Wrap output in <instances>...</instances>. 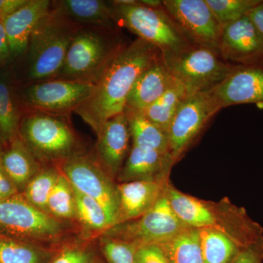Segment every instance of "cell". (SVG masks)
I'll list each match as a JSON object with an SVG mask.
<instances>
[{"instance_id":"28","label":"cell","mask_w":263,"mask_h":263,"mask_svg":"<svg viewBox=\"0 0 263 263\" xmlns=\"http://www.w3.org/2000/svg\"><path fill=\"white\" fill-rule=\"evenodd\" d=\"M187 95L184 86L176 80L158 100L139 113L167 133L175 114Z\"/></svg>"},{"instance_id":"31","label":"cell","mask_w":263,"mask_h":263,"mask_svg":"<svg viewBox=\"0 0 263 263\" xmlns=\"http://www.w3.org/2000/svg\"><path fill=\"white\" fill-rule=\"evenodd\" d=\"M47 212L62 222L77 221L74 188L62 172L48 198Z\"/></svg>"},{"instance_id":"13","label":"cell","mask_w":263,"mask_h":263,"mask_svg":"<svg viewBox=\"0 0 263 263\" xmlns=\"http://www.w3.org/2000/svg\"><path fill=\"white\" fill-rule=\"evenodd\" d=\"M162 6L193 46L218 51L222 27L205 0H163Z\"/></svg>"},{"instance_id":"16","label":"cell","mask_w":263,"mask_h":263,"mask_svg":"<svg viewBox=\"0 0 263 263\" xmlns=\"http://www.w3.org/2000/svg\"><path fill=\"white\" fill-rule=\"evenodd\" d=\"M95 155L108 174L116 180L132 147L129 124L125 114H118L100 126L96 133Z\"/></svg>"},{"instance_id":"18","label":"cell","mask_w":263,"mask_h":263,"mask_svg":"<svg viewBox=\"0 0 263 263\" xmlns=\"http://www.w3.org/2000/svg\"><path fill=\"white\" fill-rule=\"evenodd\" d=\"M51 3L50 0H29L13 14L2 20L8 38L10 62L24 54L31 34L40 21L51 10Z\"/></svg>"},{"instance_id":"41","label":"cell","mask_w":263,"mask_h":263,"mask_svg":"<svg viewBox=\"0 0 263 263\" xmlns=\"http://www.w3.org/2000/svg\"><path fill=\"white\" fill-rule=\"evenodd\" d=\"M142 4L146 5L149 8H161L162 7V1H157V0H141Z\"/></svg>"},{"instance_id":"14","label":"cell","mask_w":263,"mask_h":263,"mask_svg":"<svg viewBox=\"0 0 263 263\" xmlns=\"http://www.w3.org/2000/svg\"><path fill=\"white\" fill-rule=\"evenodd\" d=\"M218 51L229 63L263 65V36L247 15L222 27Z\"/></svg>"},{"instance_id":"9","label":"cell","mask_w":263,"mask_h":263,"mask_svg":"<svg viewBox=\"0 0 263 263\" xmlns=\"http://www.w3.org/2000/svg\"><path fill=\"white\" fill-rule=\"evenodd\" d=\"M60 171L74 188L101 204L111 223H118L119 200L117 183L104 169L95 155L86 151L62 162Z\"/></svg>"},{"instance_id":"2","label":"cell","mask_w":263,"mask_h":263,"mask_svg":"<svg viewBox=\"0 0 263 263\" xmlns=\"http://www.w3.org/2000/svg\"><path fill=\"white\" fill-rule=\"evenodd\" d=\"M164 194L176 215L190 228L218 230L243 249L263 243L262 227L249 216L245 208L237 206L229 199L217 202L200 200L181 193L171 181Z\"/></svg>"},{"instance_id":"33","label":"cell","mask_w":263,"mask_h":263,"mask_svg":"<svg viewBox=\"0 0 263 263\" xmlns=\"http://www.w3.org/2000/svg\"><path fill=\"white\" fill-rule=\"evenodd\" d=\"M100 250L108 263H135L138 245L102 234L99 236Z\"/></svg>"},{"instance_id":"17","label":"cell","mask_w":263,"mask_h":263,"mask_svg":"<svg viewBox=\"0 0 263 263\" xmlns=\"http://www.w3.org/2000/svg\"><path fill=\"white\" fill-rule=\"evenodd\" d=\"M174 164L169 153L132 146L127 160L116 180L119 183L166 182L170 181V174Z\"/></svg>"},{"instance_id":"27","label":"cell","mask_w":263,"mask_h":263,"mask_svg":"<svg viewBox=\"0 0 263 263\" xmlns=\"http://www.w3.org/2000/svg\"><path fill=\"white\" fill-rule=\"evenodd\" d=\"M197 230L204 263H231L243 249L218 230L212 228Z\"/></svg>"},{"instance_id":"6","label":"cell","mask_w":263,"mask_h":263,"mask_svg":"<svg viewBox=\"0 0 263 263\" xmlns=\"http://www.w3.org/2000/svg\"><path fill=\"white\" fill-rule=\"evenodd\" d=\"M110 3L118 27L127 29L155 46L162 58L176 56L194 46L162 6L149 8L136 0L130 4Z\"/></svg>"},{"instance_id":"5","label":"cell","mask_w":263,"mask_h":263,"mask_svg":"<svg viewBox=\"0 0 263 263\" xmlns=\"http://www.w3.org/2000/svg\"><path fill=\"white\" fill-rule=\"evenodd\" d=\"M124 43L119 29L82 26L71 42L61 70L53 79L96 85Z\"/></svg>"},{"instance_id":"38","label":"cell","mask_w":263,"mask_h":263,"mask_svg":"<svg viewBox=\"0 0 263 263\" xmlns=\"http://www.w3.org/2000/svg\"><path fill=\"white\" fill-rule=\"evenodd\" d=\"M28 2L29 0H0V20L13 14Z\"/></svg>"},{"instance_id":"20","label":"cell","mask_w":263,"mask_h":263,"mask_svg":"<svg viewBox=\"0 0 263 263\" xmlns=\"http://www.w3.org/2000/svg\"><path fill=\"white\" fill-rule=\"evenodd\" d=\"M175 81L161 55L138 78L128 96L125 110L143 111L158 100Z\"/></svg>"},{"instance_id":"12","label":"cell","mask_w":263,"mask_h":263,"mask_svg":"<svg viewBox=\"0 0 263 263\" xmlns=\"http://www.w3.org/2000/svg\"><path fill=\"white\" fill-rule=\"evenodd\" d=\"M220 110L209 91L188 95L184 99L167 133L170 155L175 164Z\"/></svg>"},{"instance_id":"25","label":"cell","mask_w":263,"mask_h":263,"mask_svg":"<svg viewBox=\"0 0 263 263\" xmlns=\"http://www.w3.org/2000/svg\"><path fill=\"white\" fill-rule=\"evenodd\" d=\"M130 131L132 146L169 153L168 134L139 112L125 110Z\"/></svg>"},{"instance_id":"1","label":"cell","mask_w":263,"mask_h":263,"mask_svg":"<svg viewBox=\"0 0 263 263\" xmlns=\"http://www.w3.org/2000/svg\"><path fill=\"white\" fill-rule=\"evenodd\" d=\"M161 55L155 46L141 38L124 43L95 85L90 98L74 113L98 133L108 119L124 113L128 96L138 78Z\"/></svg>"},{"instance_id":"39","label":"cell","mask_w":263,"mask_h":263,"mask_svg":"<svg viewBox=\"0 0 263 263\" xmlns=\"http://www.w3.org/2000/svg\"><path fill=\"white\" fill-rule=\"evenodd\" d=\"M247 16L263 36V0L247 13Z\"/></svg>"},{"instance_id":"11","label":"cell","mask_w":263,"mask_h":263,"mask_svg":"<svg viewBox=\"0 0 263 263\" xmlns=\"http://www.w3.org/2000/svg\"><path fill=\"white\" fill-rule=\"evenodd\" d=\"M187 228L174 212L164 193L144 215L112 227L103 234L141 247L160 245Z\"/></svg>"},{"instance_id":"10","label":"cell","mask_w":263,"mask_h":263,"mask_svg":"<svg viewBox=\"0 0 263 263\" xmlns=\"http://www.w3.org/2000/svg\"><path fill=\"white\" fill-rule=\"evenodd\" d=\"M95 84L82 81L50 79L22 84L16 89L24 110L70 115L90 98Z\"/></svg>"},{"instance_id":"15","label":"cell","mask_w":263,"mask_h":263,"mask_svg":"<svg viewBox=\"0 0 263 263\" xmlns=\"http://www.w3.org/2000/svg\"><path fill=\"white\" fill-rule=\"evenodd\" d=\"M209 91L221 110L241 104L263 105V65H237L220 84Z\"/></svg>"},{"instance_id":"19","label":"cell","mask_w":263,"mask_h":263,"mask_svg":"<svg viewBox=\"0 0 263 263\" xmlns=\"http://www.w3.org/2000/svg\"><path fill=\"white\" fill-rule=\"evenodd\" d=\"M168 182L170 181L117 183L119 200L117 224L134 220L144 215L163 195Z\"/></svg>"},{"instance_id":"42","label":"cell","mask_w":263,"mask_h":263,"mask_svg":"<svg viewBox=\"0 0 263 263\" xmlns=\"http://www.w3.org/2000/svg\"><path fill=\"white\" fill-rule=\"evenodd\" d=\"M5 63H6V62L0 57V67H3V66L5 65Z\"/></svg>"},{"instance_id":"37","label":"cell","mask_w":263,"mask_h":263,"mask_svg":"<svg viewBox=\"0 0 263 263\" xmlns=\"http://www.w3.org/2000/svg\"><path fill=\"white\" fill-rule=\"evenodd\" d=\"M18 193V188L0 163V200L8 198Z\"/></svg>"},{"instance_id":"32","label":"cell","mask_w":263,"mask_h":263,"mask_svg":"<svg viewBox=\"0 0 263 263\" xmlns=\"http://www.w3.org/2000/svg\"><path fill=\"white\" fill-rule=\"evenodd\" d=\"M221 27L245 16L261 0H205Z\"/></svg>"},{"instance_id":"26","label":"cell","mask_w":263,"mask_h":263,"mask_svg":"<svg viewBox=\"0 0 263 263\" xmlns=\"http://www.w3.org/2000/svg\"><path fill=\"white\" fill-rule=\"evenodd\" d=\"M160 247L169 263H204L198 230L187 228Z\"/></svg>"},{"instance_id":"22","label":"cell","mask_w":263,"mask_h":263,"mask_svg":"<svg viewBox=\"0 0 263 263\" xmlns=\"http://www.w3.org/2000/svg\"><path fill=\"white\" fill-rule=\"evenodd\" d=\"M51 8L80 26L120 29L114 22L110 2L103 0H55Z\"/></svg>"},{"instance_id":"43","label":"cell","mask_w":263,"mask_h":263,"mask_svg":"<svg viewBox=\"0 0 263 263\" xmlns=\"http://www.w3.org/2000/svg\"><path fill=\"white\" fill-rule=\"evenodd\" d=\"M2 146H3V144H2L1 138H0V150H1Z\"/></svg>"},{"instance_id":"36","label":"cell","mask_w":263,"mask_h":263,"mask_svg":"<svg viewBox=\"0 0 263 263\" xmlns=\"http://www.w3.org/2000/svg\"><path fill=\"white\" fill-rule=\"evenodd\" d=\"M231 263H263V243L243 249Z\"/></svg>"},{"instance_id":"23","label":"cell","mask_w":263,"mask_h":263,"mask_svg":"<svg viewBox=\"0 0 263 263\" xmlns=\"http://www.w3.org/2000/svg\"><path fill=\"white\" fill-rule=\"evenodd\" d=\"M11 74L0 70V138L2 144L19 135V126L24 114Z\"/></svg>"},{"instance_id":"8","label":"cell","mask_w":263,"mask_h":263,"mask_svg":"<svg viewBox=\"0 0 263 263\" xmlns=\"http://www.w3.org/2000/svg\"><path fill=\"white\" fill-rule=\"evenodd\" d=\"M163 60L171 75L184 86L188 95L214 89L237 65L224 61L216 50L199 46Z\"/></svg>"},{"instance_id":"24","label":"cell","mask_w":263,"mask_h":263,"mask_svg":"<svg viewBox=\"0 0 263 263\" xmlns=\"http://www.w3.org/2000/svg\"><path fill=\"white\" fill-rule=\"evenodd\" d=\"M58 251L0 233V263H50Z\"/></svg>"},{"instance_id":"30","label":"cell","mask_w":263,"mask_h":263,"mask_svg":"<svg viewBox=\"0 0 263 263\" xmlns=\"http://www.w3.org/2000/svg\"><path fill=\"white\" fill-rule=\"evenodd\" d=\"M60 174L61 171L57 166H43L29 181L22 195L33 206L48 214V198Z\"/></svg>"},{"instance_id":"40","label":"cell","mask_w":263,"mask_h":263,"mask_svg":"<svg viewBox=\"0 0 263 263\" xmlns=\"http://www.w3.org/2000/svg\"><path fill=\"white\" fill-rule=\"evenodd\" d=\"M0 57L5 62H10V53L4 24L0 20Z\"/></svg>"},{"instance_id":"3","label":"cell","mask_w":263,"mask_h":263,"mask_svg":"<svg viewBox=\"0 0 263 263\" xmlns=\"http://www.w3.org/2000/svg\"><path fill=\"white\" fill-rule=\"evenodd\" d=\"M82 26L51 8L36 26L24 58V84L53 79L61 70L71 42Z\"/></svg>"},{"instance_id":"29","label":"cell","mask_w":263,"mask_h":263,"mask_svg":"<svg viewBox=\"0 0 263 263\" xmlns=\"http://www.w3.org/2000/svg\"><path fill=\"white\" fill-rule=\"evenodd\" d=\"M74 188V187H73ZM75 193L77 221L86 233L100 236L111 228L106 212L100 202L92 197L78 191Z\"/></svg>"},{"instance_id":"4","label":"cell","mask_w":263,"mask_h":263,"mask_svg":"<svg viewBox=\"0 0 263 263\" xmlns=\"http://www.w3.org/2000/svg\"><path fill=\"white\" fill-rule=\"evenodd\" d=\"M19 136L43 165L59 167L86 151L66 114L24 110Z\"/></svg>"},{"instance_id":"21","label":"cell","mask_w":263,"mask_h":263,"mask_svg":"<svg viewBox=\"0 0 263 263\" xmlns=\"http://www.w3.org/2000/svg\"><path fill=\"white\" fill-rule=\"evenodd\" d=\"M0 150V163L5 172L22 193L43 165L37 160L19 135L3 145Z\"/></svg>"},{"instance_id":"34","label":"cell","mask_w":263,"mask_h":263,"mask_svg":"<svg viewBox=\"0 0 263 263\" xmlns=\"http://www.w3.org/2000/svg\"><path fill=\"white\" fill-rule=\"evenodd\" d=\"M95 254L87 243H73L59 250L50 263H95Z\"/></svg>"},{"instance_id":"7","label":"cell","mask_w":263,"mask_h":263,"mask_svg":"<svg viewBox=\"0 0 263 263\" xmlns=\"http://www.w3.org/2000/svg\"><path fill=\"white\" fill-rule=\"evenodd\" d=\"M66 232L65 223L33 206L22 193L0 200V233L53 247Z\"/></svg>"},{"instance_id":"35","label":"cell","mask_w":263,"mask_h":263,"mask_svg":"<svg viewBox=\"0 0 263 263\" xmlns=\"http://www.w3.org/2000/svg\"><path fill=\"white\" fill-rule=\"evenodd\" d=\"M135 263H169L159 245L141 246L137 250Z\"/></svg>"}]
</instances>
